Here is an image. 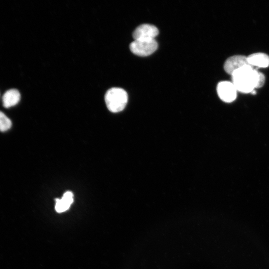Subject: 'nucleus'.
Wrapping results in <instances>:
<instances>
[{
  "instance_id": "nucleus-7",
  "label": "nucleus",
  "mask_w": 269,
  "mask_h": 269,
  "mask_svg": "<svg viewBox=\"0 0 269 269\" xmlns=\"http://www.w3.org/2000/svg\"><path fill=\"white\" fill-rule=\"evenodd\" d=\"M249 64L253 67L267 68L269 66V56L262 52L253 53L247 56Z\"/></svg>"
},
{
  "instance_id": "nucleus-8",
  "label": "nucleus",
  "mask_w": 269,
  "mask_h": 269,
  "mask_svg": "<svg viewBox=\"0 0 269 269\" xmlns=\"http://www.w3.org/2000/svg\"><path fill=\"white\" fill-rule=\"evenodd\" d=\"M20 99L19 92L15 89H11L6 91L2 96L3 106L9 108L17 105Z\"/></svg>"
},
{
  "instance_id": "nucleus-10",
  "label": "nucleus",
  "mask_w": 269,
  "mask_h": 269,
  "mask_svg": "<svg viewBox=\"0 0 269 269\" xmlns=\"http://www.w3.org/2000/svg\"><path fill=\"white\" fill-rule=\"evenodd\" d=\"M12 126V122L2 112L0 111V132H5L9 130Z\"/></svg>"
},
{
  "instance_id": "nucleus-3",
  "label": "nucleus",
  "mask_w": 269,
  "mask_h": 269,
  "mask_svg": "<svg viewBox=\"0 0 269 269\" xmlns=\"http://www.w3.org/2000/svg\"><path fill=\"white\" fill-rule=\"evenodd\" d=\"M157 43L155 39L134 40L130 45L131 51L140 56H146L153 53L157 48Z\"/></svg>"
},
{
  "instance_id": "nucleus-11",
  "label": "nucleus",
  "mask_w": 269,
  "mask_h": 269,
  "mask_svg": "<svg viewBox=\"0 0 269 269\" xmlns=\"http://www.w3.org/2000/svg\"><path fill=\"white\" fill-rule=\"evenodd\" d=\"M265 82V76L262 73L259 71L258 80L257 88L263 87Z\"/></svg>"
},
{
  "instance_id": "nucleus-9",
  "label": "nucleus",
  "mask_w": 269,
  "mask_h": 269,
  "mask_svg": "<svg viewBox=\"0 0 269 269\" xmlns=\"http://www.w3.org/2000/svg\"><path fill=\"white\" fill-rule=\"evenodd\" d=\"M73 202V194L71 191L66 192L61 198L56 199L55 210L58 213L67 210Z\"/></svg>"
},
{
  "instance_id": "nucleus-6",
  "label": "nucleus",
  "mask_w": 269,
  "mask_h": 269,
  "mask_svg": "<svg viewBox=\"0 0 269 269\" xmlns=\"http://www.w3.org/2000/svg\"><path fill=\"white\" fill-rule=\"evenodd\" d=\"M251 66L248 61L247 56L236 55L230 57L224 65L225 71L231 75L236 70L245 66Z\"/></svg>"
},
{
  "instance_id": "nucleus-2",
  "label": "nucleus",
  "mask_w": 269,
  "mask_h": 269,
  "mask_svg": "<svg viewBox=\"0 0 269 269\" xmlns=\"http://www.w3.org/2000/svg\"><path fill=\"white\" fill-rule=\"evenodd\" d=\"M128 100L127 93L120 88H112L109 89L105 96L106 106L109 110L113 113L123 110L127 105Z\"/></svg>"
},
{
  "instance_id": "nucleus-1",
  "label": "nucleus",
  "mask_w": 269,
  "mask_h": 269,
  "mask_svg": "<svg viewBox=\"0 0 269 269\" xmlns=\"http://www.w3.org/2000/svg\"><path fill=\"white\" fill-rule=\"evenodd\" d=\"M232 76V82L238 91L251 93L257 88L259 71L251 66H244L235 71Z\"/></svg>"
},
{
  "instance_id": "nucleus-4",
  "label": "nucleus",
  "mask_w": 269,
  "mask_h": 269,
  "mask_svg": "<svg viewBox=\"0 0 269 269\" xmlns=\"http://www.w3.org/2000/svg\"><path fill=\"white\" fill-rule=\"evenodd\" d=\"M217 92L221 100L231 103L236 99L238 91L232 82L224 81L218 83Z\"/></svg>"
},
{
  "instance_id": "nucleus-5",
  "label": "nucleus",
  "mask_w": 269,
  "mask_h": 269,
  "mask_svg": "<svg viewBox=\"0 0 269 269\" xmlns=\"http://www.w3.org/2000/svg\"><path fill=\"white\" fill-rule=\"evenodd\" d=\"M157 28L151 24H143L138 26L134 31V40H147L154 39L158 34Z\"/></svg>"
}]
</instances>
